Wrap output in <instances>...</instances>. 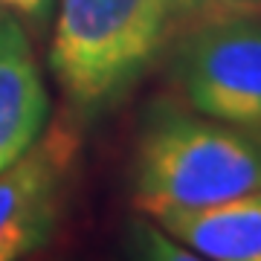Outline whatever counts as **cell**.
Wrapping results in <instances>:
<instances>
[{
    "label": "cell",
    "mask_w": 261,
    "mask_h": 261,
    "mask_svg": "<svg viewBox=\"0 0 261 261\" xmlns=\"http://www.w3.org/2000/svg\"><path fill=\"white\" fill-rule=\"evenodd\" d=\"M183 27L209 18H226V15H261V0H180Z\"/></svg>",
    "instance_id": "9c48e42d"
},
{
    "label": "cell",
    "mask_w": 261,
    "mask_h": 261,
    "mask_svg": "<svg viewBox=\"0 0 261 261\" xmlns=\"http://www.w3.org/2000/svg\"><path fill=\"white\" fill-rule=\"evenodd\" d=\"M197 258L261 261V192L195 209L145 212Z\"/></svg>",
    "instance_id": "8992f818"
},
{
    "label": "cell",
    "mask_w": 261,
    "mask_h": 261,
    "mask_svg": "<svg viewBox=\"0 0 261 261\" xmlns=\"http://www.w3.org/2000/svg\"><path fill=\"white\" fill-rule=\"evenodd\" d=\"M56 6L58 0H0V15L18 20L20 27L32 35V41L41 44L49 35V27H53V18H56Z\"/></svg>",
    "instance_id": "ba28073f"
},
{
    "label": "cell",
    "mask_w": 261,
    "mask_h": 261,
    "mask_svg": "<svg viewBox=\"0 0 261 261\" xmlns=\"http://www.w3.org/2000/svg\"><path fill=\"white\" fill-rule=\"evenodd\" d=\"M140 212L195 209L261 192V130L160 96L145 108L130 154Z\"/></svg>",
    "instance_id": "6da1fadb"
},
{
    "label": "cell",
    "mask_w": 261,
    "mask_h": 261,
    "mask_svg": "<svg viewBox=\"0 0 261 261\" xmlns=\"http://www.w3.org/2000/svg\"><path fill=\"white\" fill-rule=\"evenodd\" d=\"M128 247L140 258H157V261H197V255L189 250L186 244H180L171 232L142 212L134 224H130V241Z\"/></svg>",
    "instance_id": "52a82bcc"
},
{
    "label": "cell",
    "mask_w": 261,
    "mask_h": 261,
    "mask_svg": "<svg viewBox=\"0 0 261 261\" xmlns=\"http://www.w3.org/2000/svg\"><path fill=\"white\" fill-rule=\"evenodd\" d=\"M168 75L189 108L261 130V20L226 15L189 23L171 38Z\"/></svg>",
    "instance_id": "3957f363"
},
{
    "label": "cell",
    "mask_w": 261,
    "mask_h": 261,
    "mask_svg": "<svg viewBox=\"0 0 261 261\" xmlns=\"http://www.w3.org/2000/svg\"><path fill=\"white\" fill-rule=\"evenodd\" d=\"M79 157L82 122L64 108L15 163L0 168V261L49 247L64 221Z\"/></svg>",
    "instance_id": "277c9868"
},
{
    "label": "cell",
    "mask_w": 261,
    "mask_h": 261,
    "mask_svg": "<svg viewBox=\"0 0 261 261\" xmlns=\"http://www.w3.org/2000/svg\"><path fill=\"white\" fill-rule=\"evenodd\" d=\"M35 47L18 20L0 15V168L15 163L53 116Z\"/></svg>",
    "instance_id": "5b68a950"
},
{
    "label": "cell",
    "mask_w": 261,
    "mask_h": 261,
    "mask_svg": "<svg viewBox=\"0 0 261 261\" xmlns=\"http://www.w3.org/2000/svg\"><path fill=\"white\" fill-rule=\"evenodd\" d=\"M180 27V0H58L47 61L67 111L90 122L113 108Z\"/></svg>",
    "instance_id": "7a4b0ae2"
}]
</instances>
